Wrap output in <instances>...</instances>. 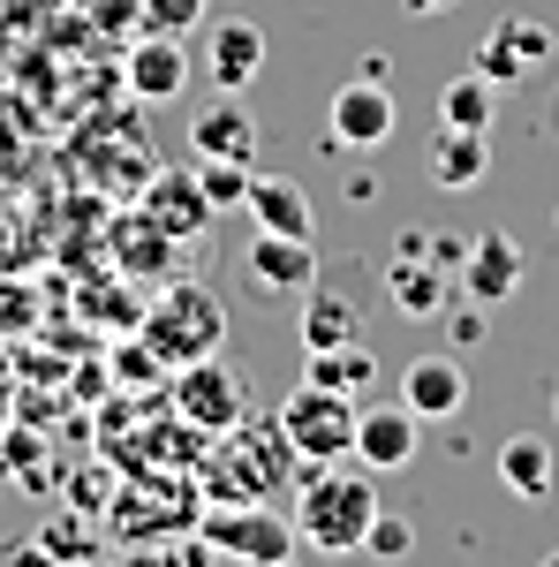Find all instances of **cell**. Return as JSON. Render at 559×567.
I'll list each match as a JSON object with an SVG mask.
<instances>
[{
    "label": "cell",
    "instance_id": "6da1fadb",
    "mask_svg": "<svg viewBox=\"0 0 559 567\" xmlns=\"http://www.w3.org/2000/svg\"><path fill=\"white\" fill-rule=\"evenodd\" d=\"M288 477H296V446L280 432V416H272V424H250V416H242V424L219 432V454H213V470H205V499H219V507L280 499Z\"/></svg>",
    "mask_w": 559,
    "mask_h": 567
},
{
    "label": "cell",
    "instance_id": "7a4b0ae2",
    "mask_svg": "<svg viewBox=\"0 0 559 567\" xmlns=\"http://www.w3.org/2000/svg\"><path fill=\"white\" fill-rule=\"evenodd\" d=\"M371 515H379V477L325 462V470H310V484L296 499V537L318 545V553H363Z\"/></svg>",
    "mask_w": 559,
    "mask_h": 567
},
{
    "label": "cell",
    "instance_id": "3957f363",
    "mask_svg": "<svg viewBox=\"0 0 559 567\" xmlns=\"http://www.w3.org/2000/svg\"><path fill=\"white\" fill-rule=\"evenodd\" d=\"M219 341H227V310H219V296L205 280H167L159 303L144 310V349L159 355L167 371L219 355Z\"/></svg>",
    "mask_w": 559,
    "mask_h": 567
},
{
    "label": "cell",
    "instance_id": "277c9868",
    "mask_svg": "<svg viewBox=\"0 0 559 567\" xmlns=\"http://www.w3.org/2000/svg\"><path fill=\"white\" fill-rule=\"evenodd\" d=\"M355 393H333V386H310L302 379L288 401H280V432H288V446H296V462H310V470H325V462H348L355 454Z\"/></svg>",
    "mask_w": 559,
    "mask_h": 567
},
{
    "label": "cell",
    "instance_id": "5b68a950",
    "mask_svg": "<svg viewBox=\"0 0 559 567\" xmlns=\"http://www.w3.org/2000/svg\"><path fill=\"white\" fill-rule=\"evenodd\" d=\"M197 537H205V553H227V560H250V567H272L288 560L302 537L296 523H280L272 515V499H242V507H213L205 523H189Z\"/></svg>",
    "mask_w": 559,
    "mask_h": 567
},
{
    "label": "cell",
    "instance_id": "8992f818",
    "mask_svg": "<svg viewBox=\"0 0 559 567\" xmlns=\"http://www.w3.org/2000/svg\"><path fill=\"white\" fill-rule=\"evenodd\" d=\"M242 401H250L242 371H235V363H219V355H205V363H182V371H174V416H182L189 432L219 439L227 424H242Z\"/></svg>",
    "mask_w": 559,
    "mask_h": 567
},
{
    "label": "cell",
    "instance_id": "52a82bcc",
    "mask_svg": "<svg viewBox=\"0 0 559 567\" xmlns=\"http://www.w3.org/2000/svg\"><path fill=\"white\" fill-rule=\"evenodd\" d=\"M416 446H424V416H416L408 401L355 409V454H348V462H363L371 477H393V470H408V462H416Z\"/></svg>",
    "mask_w": 559,
    "mask_h": 567
},
{
    "label": "cell",
    "instance_id": "ba28073f",
    "mask_svg": "<svg viewBox=\"0 0 559 567\" xmlns=\"http://www.w3.org/2000/svg\"><path fill=\"white\" fill-rule=\"evenodd\" d=\"M393 91H386V76H355V84H341L333 91V144L341 152H379L393 136Z\"/></svg>",
    "mask_w": 559,
    "mask_h": 567
},
{
    "label": "cell",
    "instance_id": "9c48e42d",
    "mask_svg": "<svg viewBox=\"0 0 559 567\" xmlns=\"http://www.w3.org/2000/svg\"><path fill=\"white\" fill-rule=\"evenodd\" d=\"M122 84H130V99H144V106H174V99L189 91V53H182V39H174V31H144V39L130 45V61H122Z\"/></svg>",
    "mask_w": 559,
    "mask_h": 567
},
{
    "label": "cell",
    "instance_id": "30bf717a",
    "mask_svg": "<svg viewBox=\"0 0 559 567\" xmlns=\"http://www.w3.org/2000/svg\"><path fill=\"white\" fill-rule=\"evenodd\" d=\"M144 219H152L159 235H174V243H197V235L213 227V197H205L197 167H189V175H182V167L144 175Z\"/></svg>",
    "mask_w": 559,
    "mask_h": 567
},
{
    "label": "cell",
    "instance_id": "8fae6325",
    "mask_svg": "<svg viewBox=\"0 0 559 567\" xmlns=\"http://www.w3.org/2000/svg\"><path fill=\"white\" fill-rule=\"evenodd\" d=\"M462 288H469V303H507L521 288V243L507 227H484L469 250H462V272H454Z\"/></svg>",
    "mask_w": 559,
    "mask_h": 567
},
{
    "label": "cell",
    "instance_id": "7c38bea8",
    "mask_svg": "<svg viewBox=\"0 0 559 567\" xmlns=\"http://www.w3.org/2000/svg\"><path fill=\"white\" fill-rule=\"evenodd\" d=\"M401 401H408L424 424H446V416H462V401H469V371H462L454 355H416V363L401 371Z\"/></svg>",
    "mask_w": 559,
    "mask_h": 567
},
{
    "label": "cell",
    "instance_id": "4fadbf2b",
    "mask_svg": "<svg viewBox=\"0 0 559 567\" xmlns=\"http://www.w3.org/2000/svg\"><path fill=\"white\" fill-rule=\"evenodd\" d=\"M310 280H318V250L302 235H265L258 227V243H250V288L258 296H302Z\"/></svg>",
    "mask_w": 559,
    "mask_h": 567
},
{
    "label": "cell",
    "instance_id": "5bb4252c",
    "mask_svg": "<svg viewBox=\"0 0 559 567\" xmlns=\"http://www.w3.org/2000/svg\"><path fill=\"white\" fill-rule=\"evenodd\" d=\"M189 152L197 159H258V114L227 91V99H213L197 122H189Z\"/></svg>",
    "mask_w": 559,
    "mask_h": 567
},
{
    "label": "cell",
    "instance_id": "9a60e30c",
    "mask_svg": "<svg viewBox=\"0 0 559 567\" xmlns=\"http://www.w3.org/2000/svg\"><path fill=\"white\" fill-rule=\"evenodd\" d=\"M213 84L219 91H250L265 69V31L250 23V16H227V23H213Z\"/></svg>",
    "mask_w": 559,
    "mask_h": 567
},
{
    "label": "cell",
    "instance_id": "2e32d148",
    "mask_svg": "<svg viewBox=\"0 0 559 567\" xmlns=\"http://www.w3.org/2000/svg\"><path fill=\"white\" fill-rule=\"evenodd\" d=\"M242 213L258 219L265 235H302L310 243V197H302V182H288V175H250V197H242Z\"/></svg>",
    "mask_w": 559,
    "mask_h": 567
},
{
    "label": "cell",
    "instance_id": "e0dca14e",
    "mask_svg": "<svg viewBox=\"0 0 559 567\" xmlns=\"http://www.w3.org/2000/svg\"><path fill=\"white\" fill-rule=\"evenodd\" d=\"M386 296L408 310V318H438V310H446V296H454V280H446V265H438V258L401 250V258H393V272H386Z\"/></svg>",
    "mask_w": 559,
    "mask_h": 567
},
{
    "label": "cell",
    "instance_id": "ac0fdd59",
    "mask_svg": "<svg viewBox=\"0 0 559 567\" xmlns=\"http://www.w3.org/2000/svg\"><path fill=\"white\" fill-rule=\"evenodd\" d=\"M341 341H363V318H355V303H348L341 288L310 280V288H302V355L310 349H341Z\"/></svg>",
    "mask_w": 559,
    "mask_h": 567
},
{
    "label": "cell",
    "instance_id": "d6986e66",
    "mask_svg": "<svg viewBox=\"0 0 559 567\" xmlns=\"http://www.w3.org/2000/svg\"><path fill=\"white\" fill-rule=\"evenodd\" d=\"M484 175H491L484 130H438V144H431V182L438 189H476Z\"/></svg>",
    "mask_w": 559,
    "mask_h": 567
},
{
    "label": "cell",
    "instance_id": "ffe728a7",
    "mask_svg": "<svg viewBox=\"0 0 559 567\" xmlns=\"http://www.w3.org/2000/svg\"><path fill=\"white\" fill-rule=\"evenodd\" d=\"M310 386H333V393H371V379H379V355L363 349V341H341V349H310V371H302Z\"/></svg>",
    "mask_w": 559,
    "mask_h": 567
},
{
    "label": "cell",
    "instance_id": "44dd1931",
    "mask_svg": "<svg viewBox=\"0 0 559 567\" xmlns=\"http://www.w3.org/2000/svg\"><path fill=\"white\" fill-rule=\"evenodd\" d=\"M499 484L521 492V499H545V492H552V454H545V439H507V446H499Z\"/></svg>",
    "mask_w": 559,
    "mask_h": 567
},
{
    "label": "cell",
    "instance_id": "7402d4cb",
    "mask_svg": "<svg viewBox=\"0 0 559 567\" xmlns=\"http://www.w3.org/2000/svg\"><path fill=\"white\" fill-rule=\"evenodd\" d=\"M438 130H491V84L476 69L438 91Z\"/></svg>",
    "mask_w": 559,
    "mask_h": 567
},
{
    "label": "cell",
    "instance_id": "603a6c76",
    "mask_svg": "<svg viewBox=\"0 0 559 567\" xmlns=\"http://www.w3.org/2000/svg\"><path fill=\"white\" fill-rule=\"evenodd\" d=\"M114 250H122V265H130V272H174V250H182V243H174V235H159V227H152V219H144V227H122V243H114Z\"/></svg>",
    "mask_w": 559,
    "mask_h": 567
},
{
    "label": "cell",
    "instance_id": "cb8c5ba5",
    "mask_svg": "<svg viewBox=\"0 0 559 567\" xmlns=\"http://www.w3.org/2000/svg\"><path fill=\"white\" fill-rule=\"evenodd\" d=\"M39 545L61 567H76V560H91V553H99V529H91L84 515H53V523H39Z\"/></svg>",
    "mask_w": 559,
    "mask_h": 567
},
{
    "label": "cell",
    "instance_id": "d4e9b609",
    "mask_svg": "<svg viewBox=\"0 0 559 567\" xmlns=\"http://www.w3.org/2000/svg\"><path fill=\"white\" fill-rule=\"evenodd\" d=\"M197 182H205L213 213H227V205L250 197V159H197Z\"/></svg>",
    "mask_w": 559,
    "mask_h": 567
},
{
    "label": "cell",
    "instance_id": "484cf974",
    "mask_svg": "<svg viewBox=\"0 0 559 567\" xmlns=\"http://www.w3.org/2000/svg\"><path fill=\"white\" fill-rule=\"evenodd\" d=\"M521 69H529V61L515 53V39H507V31L491 23V31L476 39V76H484V84H515Z\"/></svg>",
    "mask_w": 559,
    "mask_h": 567
},
{
    "label": "cell",
    "instance_id": "4316f807",
    "mask_svg": "<svg viewBox=\"0 0 559 567\" xmlns=\"http://www.w3.org/2000/svg\"><path fill=\"white\" fill-rule=\"evenodd\" d=\"M363 553H379V560H408V553H416V523L379 507V515H371V529H363Z\"/></svg>",
    "mask_w": 559,
    "mask_h": 567
},
{
    "label": "cell",
    "instance_id": "83f0119b",
    "mask_svg": "<svg viewBox=\"0 0 559 567\" xmlns=\"http://www.w3.org/2000/svg\"><path fill=\"white\" fill-rule=\"evenodd\" d=\"M197 16H205V0H144V31H174L182 39Z\"/></svg>",
    "mask_w": 559,
    "mask_h": 567
},
{
    "label": "cell",
    "instance_id": "f1b7e54d",
    "mask_svg": "<svg viewBox=\"0 0 559 567\" xmlns=\"http://www.w3.org/2000/svg\"><path fill=\"white\" fill-rule=\"evenodd\" d=\"M499 31H507V39H515V53H521V61H529V69H537V61H545V53H552V31H545V23H529V16H507V23H499Z\"/></svg>",
    "mask_w": 559,
    "mask_h": 567
},
{
    "label": "cell",
    "instance_id": "f546056e",
    "mask_svg": "<svg viewBox=\"0 0 559 567\" xmlns=\"http://www.w3.org/2000/svg\"><path fill=\"white\" fill-rule=\"evenodd\" d=\"M114 363H122V379H144V386H152V379L167 371V363H159V355H152V349H122V355H114Z\"/></svg>",
    "mask_w": 559,
    "mask_h": 567
},
{
    "label": "cell",
    "instance_id": "4dcf8cb0",
    "mask_svg": "<svg viewBox=\"0 0 559 567\" xmlns=\"http://www.w3.org/2000/svg\"><path fill=\"white\" fill-rule=\"evenodd\" d=\"M0 567H61V560H53L39 537H31V545H8V553H0Z\"/></svg>",
    "mask_w": 559,
    "mask_h": 567
},
{
    "label": "cell",
    "instance_id": "1f68e13d",
    "mask_svg": "<svg viewBox=\"0 0 559 567\" xmlns=\"http://www.w3.org/2000/svg\"><path fill=\"white\" fill-rule=\"evenodd\" d=\"M401 8H416V16H431V8H454V0H401Z\"/></svg>",
    "mask_w": 559,
    "mask_h": 567
},
{
    "label": "cell",
    "instance_id": "d6a6232c",
    "mask_svg": "<svg viewBox=\"0 0 559 567\" xmlns=\"http://www.w3.org/2000/svg\"><path fill=\"white\" fill-rule=\"evenodd\" d=\"M76 567H122V560H106V553H91V560H76Z\"/></svg>",
    "mask_w": 559,
    "mask_h": 567
},
{
    "label": "cell",
    "instance_id": "836d02e7",
    "mask_svg": "<svg viewBox=\"0 0 559 567\" xmlns=\"http://www.w3.org/2000/svg\"><path fill=\"white\" fill-rule=\"evenodd\" d=\"M0 432H8V393H0Z\"/></svg>",
    "mask_w": 559,
    "mask_h": 567
},
{
    "label": "cell",
    "instance_id": "e575fe53",
    "mask_svg": "<svg viewBox=\"0 0 559 567\" xmlns=\"http://www.w3.org/2000/svg\"><path fill=\"white\" fill-rule=\"evenodd\" d=\"M537 567H559V553H545V560H537Z\"/></svg>",
    "mask_w": 559,
    "mask_h": 567
},
{
    "label": "cell",
    "instance_id": "d590c367",
    "mask_svg": "<svg viewBox=\"0 0 559 567\" xmlns=\"http://www.w3.org/2000/svg\"><path fill=\"white\" fill-rule=\"evenodd\" d=\"M272 567H296V553H288V560H272Z\"/></svg>",
    "mask_w": 559,
    "mask_h": 567
}]
</instances>
